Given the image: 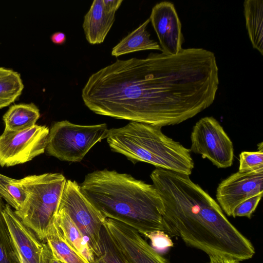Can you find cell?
<instances>
[{"label": "cell", "instance_id": "cell-23", "mask_svg": "<svg viewBox=\"0 0 263 263\" xmlns=\"http://www.w3.org/2000/svg\"><path fill=\"white\" fill-rule=\"evenodd\" d=\"M263 170L262 142L258 144V151L242 152L239 155V171L241 172Z\"/></svg>", "mask_w": 263, "mask_h": 263}, {"label": "cell", "instance_id": "cell-15", "mask_svg": "<svg viewBox=\"0 0 263 263\" xmlns=\"http://www.w3.org/2000/svg\"><path fill=\"white\" fill-rule=\"evenodd\" d=\"M45 240L53 255L62 262L89 263L68 240L55 215L47 232Z\"/></svg>", "mask_w": 263, "mask_h": 263}, {"label": "cell", "instance_id": "cell-27", "mask_svg": "<svg viewBox=\"0 0 263 263\" xmlns=\"http://www.w3.org/2000/svg\"><path fill=\"white\" fill-rule=\"evenodd\" d=\"M41 263H63L53 254L47 243H43Z\"/></svg>", "mask_w": 263, "mask_h": 263}, {"label": "cell", "instance_id": "cell-25", "mask_svg": "<svg viewBox=\"0 0 263 263\" xmlns=\"http://www.w3.org/2000/svg\"><path fill=\"white\" fill-rule=\"evenodd\" d=\"M0 179L8 193L15 202L18 207L17 210H18L20 207L24 202L26 197L25 191L20 185L14 181L13 178L0 174Z\"/></svg>", "mask_w": 263, "mask_h": 263}, {"label": "cell", "instance_id": "cell-14", "mask_svg": "<svg viewBox=\"0 0 263 263\" xmlns=\"http://www.w3.org/2000/svg\"><path fill=\"white\" fill-rule=\"evenodd\" d=\"M116 11L109 9L103 0H94L84 16L83 28L87 41L91 44L103 43L111 29Z\"/></svg>", "mask_w": 263, "mask_h": 263}, {"label": "cell", "instance_id": "cell-19", "mask_svg": "<svg viewBox=\"0 0 263 263\" xmlns=\"http://www.w3.org/2000/svg\"><path fill=\"white\" fill-rule=\"evenodd\" d=\"M59 225L75 249L89 262L95 261V256L82 234L65 211L58 208L55 214Z\"/></svg>", "mask_w": 263, "mask_h": 263}, {"label": "cell", "instance_id": "cell-26", "mask_svg": "<svg viewBox=\"0 0 263 263\" xmlns=\"http://www.w3.org/2000/svg\"><path fill=\"white\" fill-rule=\"evenodd\" d=\"M262 195L253 196L240 203L234 210L232 216L246 217L251 218L255 211Z\"/></svg>", "mask_w": 263, "mask_h": 263}, {"label": "cell", "instance_id": "cell-9", "mask_svg": "<svg viewBox=\"0 0 263 263\" xmlns=\"http://www.w3.org/2000/svg\"><path fill=\"white\" fill-rule=\"evenodd\" d=\"M49 132L46 126L36 124L17 131L4 129L0 135V165L23 164L43 154Z\"/></svg>", "mask_w": 263, "mask_h": 263}, {"label": "cell", "instance_id": "cell-12", "mask_svg": "<svg viewBox=\"0 0 263 263\" xmlns=\"http://www.w3.org/2000/svg\"><path fill=\"white\" fill-rule=\"evenodd\" d=\"M150 21L157 35L162 53L176 55L182 50L181 23L174 5L163 1L152 8Z\"/></svg>", "mask_w": 263, "mask_h": 263}, {"label": "cell", "instance_id": "cell-6", "mask_svg": "<svg viewBox=\"0 0 263 263\" xmlns=\"http://www.w3.org/2000/svg\"><path fill=\"white\" fill-rule=\"evenodd\" d=\"M105 123L79 125L67 120L55 122L49 129L46 151L61 161L81 162L98 142L107 138Z\"/></svg>", "mask_w": 263, "mask_h": 263}, {"label": "cell", "instance_id": "cell-17", "mask_svg": "<svg viewBox=\"0 0 263 263\" xmlns=\"http://www.w3.org/2000/svg\"><path fill=\"white\" fill-rule=\"evenodd\" d=\"M246 26L253 47L263 54V1L246 0L243 3Z\"/></svg>", "mask_w": 263, "mask_h": 263}, {"label": "cell", "instance_id": "cell-2", "mask_svg": "<svg viewBox=\"0 0 263 263\" xmlns=\"http://www.w3.org/2000/svg\"><path fill=\"white\" fill-rule=\"evenodd\" d=\"M150 177L162 201L167 234L208 255L219 254L240 261L255 255L251 242L189 175L156 167Z\"/></svg>", "mask_w": 263, "mask_h": 263}, {"label": "cell", "instance_id": "cell-30", "mask_svg": "<svg viewBox=\"0 0 263 263\" xmlns=\"http://www.w3.org/2000/svg\"><path fill=\"white\" fill-rule=\"evenodd\" d=\"M50 39L55 44L63 45L66 42V36L63 32H56L51 35Z\"/></svg>", "mask_w": 263, "mask_h": 263}, {"label": "cell", "instance_id": "cell-24", "mask_svg": "<svg viewBox=\"0 0 263 263\" xmlns=\"http://www.w3.org/2000/svg\"><path fill=\"white\" fill-rule=\"evenodd\" d=\"M141 235L148 238L152 247L156 251H165L174 246L170 236L163 231L156 230L143 233Z\"/></svg>", "mask_w": 263, "mask_h": 263}, {"label": "cell", "instance_id": "cell-7", "mask_svg": "<svg viewBox=\"0 0 263 263\" xmlns=\"http://www.w3.org/2000/svg\"><path fill=\"white\" fill-rule=\"evenodd\" d=\"M58 208L64 209L68 214L95 257L100 256V233L106 218L85 197L76 181L66 180Z\"/></svg>", "mask_w": 263, "mask_h": 263}, {"label": "cell", "instance_id": "cell-28", "mask_svg": "<svg viewBox=\"0 0 263 263\" xmlns=\"http://www.w3.org/2000/svg\"><path fill=\"white\" fill-rule=\"evenodd\" d=\"M209 257V263H240L234 258L219 254H210Z\"/></svg>", "mask_w": 263, "mask_h": 263}, {"label": "cell", "instance_id": "cell-16", "mask_svg": "<svg viewBox=\"0 0 263 263\" xmlns=\"http://www.w3.org/2000/svg\"><path fill=\"white\" fill-rule=\"evenodd\" d=\"M150 22L147 19L138 28L128 34L112 49L111 55L119 57L133 52L157 50L161 51V48L157 42L150 39V34L146 30V27Z\"/></svg>", "mask_w": 263, "mask_h": 263}, {"label": "cell", "instance_id": "cell-31", "mask_svg": "<svg viewBox=\"0 0 263 263\" xmlns=\"http://www.w3.org/2000/svg\"><path fill=\"white\" fill-rule=\"evenodd\" d=\"M93 263H99L98 260H97L96 257H95V261L93 262Z\"/></svg>", "mask_w": 263, "mask_h": 263}, {"label": "cell", "instance_id": "cell-8", "mask_svg": "<svg viewBox=\"0 0 263 263\" xmlns=\"http://www.w3.org/2000/svg\"><path fill=\"white\" fill-rule=\"evenodd\" d=\"M191 152L208 159L218 168L232 165L234 156L233 143L219 122L213 117L197 121L191 134Z\"/></svg>", "mask_w": 263, "mask_h": 263}, {"label": "cell", "instance_id": "cell-13", "mask_svg": "<svg viewBox=\"0 0 263 263\" xmlns=\"http://www.w3.org/2000/svg\"><path fill=\"white\" fill-rule=\"evenodd\" d=\"M3 214L21 263H41L43 243L13 210L5 204Z\"/></svg>", "mask_w": 263, "mask_h": 263}, {"label": "cell", "instance_id": "cell-1", "mask_svg": "<svg viewBox=\"0 0 263 263\" xmlns=\"http://www.w3.org/2000/svg\"><path fill=\"white\" fill-rule=\"evenodd\" d=\"M218 86L214 53L190 48L176 55L117 60L89 77L82 98L95 114L162 127L210 107Z\"/></svg>", "mask_w": 263, "mask_h": 263}, {"label": "cell", "instance_id": "cell-20", "mask_svg": "<svg viewBox=\"0 0 263 263\" xmlns=\"http://www.w3.org/2000/svg\"><path fill=\"white\" fill-rule=\"evenodd\" d=\"M23 88L18 73L0 67V109L14 102L21 95Z\"/></svg>", "mask_w": 263, "mask_h": 263}, {"label": "cell", "instance_id": "cell-5", "mask_svg": "<svg viewBox=\"0 0 263 263\" xmlns=\"http://www.w3.org/2000/svg\"><path fill=\"white\" fill-rule=\"evenodd\" d=\"M14 181L25 191L26 197L15 213L40 240H45L58 210L66 179L60 173L26 176Z\"/></svg>", "mask_w": 263, "mask_h": 263}, {"label": "cell", "instance_id": "cell-4", "mask_svg": "<svg viewBox=\"0 0 263 263\" xmlns=\"http://www.w3.org/2000/svg\"><path fill=\"white\" fill-rule=\"evenodd\" d=\"M159 126L130 122L109 129L110 149L134 163L146 162L156 167L190 175L194 167L191 151L164 135Z\"/></svg>", "mask_w": 263, "mask_h": 263}, {"label": "cell", "instance_id": "cell-29", "mask_svg": "<svg viewBox=\"0 0 263 263\" xmlns=\"http://www.w3.org/2000/svg\"><path fill=\"white\" fill-rule=\"evenodd\" d=\"M0 198H2L9 204L11 206L15 209V210L18 209V207L12 197L9 195L6 190L3 182L0 179Z\"/></svg>", "mask_w": 263, "mask_h": 263}, {"label": "cell", "instance_id": "cell-22", "mask_svg": "<svg viewBox=\"0 0 263 263\" xmlns=\"http://www.w3.org/2000/svg\"><path fill=\"white\" fill-rule=\"evenodd\" d=\"M102 254L96 257L99 263H128L103 224L100 233Z\"/></svg>", "mask_w": 263, "mask_h": 263}, {"label": "cell", "instance_id": "cell-11", "mask_svg": "<svg viewBox=\"0 0 263 263\" xmlns=\"http://www.w3.org/2000/svg\"><path fill=\"white\" fill-rule=\"evenodd\" d=\"M263 193V170L238 171L218 185L216 197L221 210L232 216L234 209L243 201Z\"/></svg>", "mask_w": 263, "mask_h": 263}, {"label": "cell", "instance_id": "cell-3", "mask_svg": "<svg viewBox=\"0 0 263 263\" xmlns=\"http://www.w3.org/2000/svg\"><path fill=\"white\" fill-rule=\"evenodd\" d=\"M80 187L104 218L126 224L141 235L156 230L167 234L162 201L153 184L104 169L88 174Z\"/></svg>", "mask_w": 263, "mask_h": 263}, {"label": "cell", "instance_id": "cell-18", "mask_svg": "<svg viewBox=\"0 0 263 263\" xmlns=\"http://www.w3.org/2000/svg\"><path fill=\"white\" fill-rule=\"evenodd\" d=\"M40 117L39 109L33 103L13 105L3 116L5 129L17 131L31 127Z\"/></svg>", "mask_w": 263, "mask_h": 263}, {"label": "cell", "instance_id": "cell-21", "mask_svg": "<svg viewBox=\"0 0 263 263\" xmlns=\"http://www.w3.org/2000/svg\"><path fill=\"white\" fill-rule=\"evenodd\" d=\"M5 204L0 198V263H21L3 214Z\"/></svg>", "mask_w": 263, "mask_h": 263}, {"label": "cell", "instance_id": "cell-10", "mask_svg": "<svg viewBox=\"0 0 263 263\" xmlns=\"http://www.w3.org/2000/svg\"><path fill=\"white\" fill-rule=\"evenodd\" d=\"M104 225L128 263H170L133 228L110 218Z\"/></svg>", "mask_w": 263, "mask_h": 263}]
</instances>
